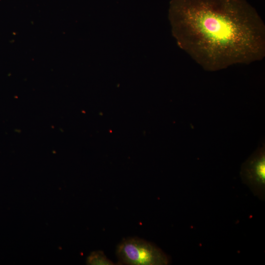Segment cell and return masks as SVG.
Returning <instances> with one entry per match:
<instances>
[{"instance_id": "6da1fadb", "label": "cell", "mask_w": 265, "mask_h": 265, "mask_svg": "<svg viewBox=\"0 0 265 265\" xmlns=\"http://www.w3.org/2000/svg\"><path fill=\"white\" fill-rule=\"evenodd\" d=\"M181 47L204 69L248 64L265 56V26L246 0H172Z\"/></svg>"}, {"instance_id": "7a4b0ae2", "label": "cell", "mask_w": 265, "mask_h": 265, "mask_svg": "<svg viewBox=\"0 0 265 265\" xmlns=\"http://www.w3.org/2000/svg\"><path fill=\"white\" fill-rule=\"evenodd\" d=\"M116 255L121 265H166L170 262L159 247L136 237L123 239L117 246Z\"/></svg>"}, {"instance_id": "3957f363", "label": "cell", "mask_w": 265, "mask_h": 265, "mask_svg": "<svg viewBox=\"0 0 265 265\" xmlns=\"http://www.w3.org/2000/svg\"><path fill=\"white\" fill-rule=\"evenodd\" d=\"M240 176L254 195L260 200L265 197V146L259 147L244 162L240 171Z\"/></svg>"}, {"instance_id": "277c9868", "label": "cell", "mask_w": 265, "mask_h": 265, "mask_svg": "<svg viewBox=\"0 0 265 265\" xmlns=\"http://www.w3.org/2000/svg\"><path fill=\"white\" fill-rule=\"evenodd\" d=\"M86 264L90 265H115L106 257L103 251L100 250L92 252L87 258Z\"/></svg>"}]
</instances>
